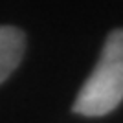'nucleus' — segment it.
I'll list each match as a JSON object with an SVG mask.
<instances>
[{
    "label": "nucleus",
    "mask_w": 123,
    "mask_h": 123,
    "mask_svg": "<svg viewBox=\"0 0 123 123\" xmlns=\"http://www.w3.org/2000/svg\"><path fill=\"white\" fill-rule=\"evenodd\" d=\"M108 61H123V30H114L103 44L101 57Z\"/></svg>",
    "instance_id": "obj_3"
},
{
    "label": "nucleus",
    "mask_w": 123,
    "mask_h": 123,
    "mask_svg": "<svg viewBox=\"0 0 123 123\" xmlns=\"http://www.w3.org/2000/svg\"><path fill=\"white\" fill-rule=\"evenodd\" d=\"M26 39L15 26H0V83H4L20 64Z\"/></svg>",
    "instance_id": "obj_2"
},
{
    "label": "nucleus",
    "mask_w": 123,
    "mask_h": 123,
    "mask_svg": "<svg viewBox=\"0 0 123 123\" xmlns=\"http://www.w3.org/2000/svg\"><path fill=\"white\" fill-rule=\"evenodd\" d=\"M123 99V61L99 59L74 103V112L98 118L112 112Z\"/></svg>",
    "instance_id": "obj_1"
}]
</instances>
